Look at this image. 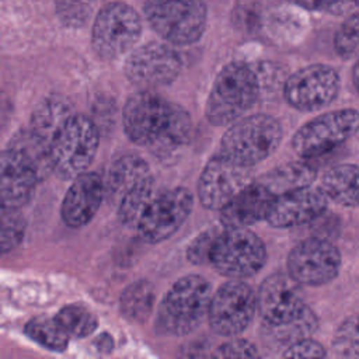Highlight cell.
Masks as SVG:
<instances>
[{
  "label": "cell",
  "instance_id": "obj_1",
  "mask_svg": "<svg viewBox=\"0 0 359 359\" xmlns=\"http://www.w3.org/2000/svg\"><path fill=\"white\" fill-rule=\"evenodd\" d=\"M261 94L258 72L245 63L233 62L216 76L205 105L212 125L226 126L245 116Z\"/></svg>",
  "mask_w": 359,
  "mask_h": 359
},
{
  "label": "cell",
  "instance_id": "obj_2",
  "mask_svg": "<svg viewBox=\"0 0 359 359\" xmlns=\"http://www.w3.org/2000/svg\"><path fill=\"white\" fill-rule=\"evenodd\" d=\"M212 299L210 283L201 275L189 273L168 289L156 318V330L174 337L187 335L208 317Z\"/></svg>",
  "mask_w": 359,
  "mask_h": 359
},
{
  "label": "cell",
  "instance_id": "obj_3",
  "mask_svg": "<svg viewBox=\"0 0 359 359\" xmlns=\"http://www.w3.org/2000/svg\"><path fill=\"white\" fill-rule=\"evenodd\" d=\"M280 122L266 114L245 115L229 125L219 153L243 165L254 167L268 158L282 140Z\"/></svg>",
  "mask_w": 359,
  "mask_h": 359
},
{
  "label": "cell",
  "instance_id": "obj_4",
  "mask_svg": "<svg viewBox=\"0 0 359 359\" xmlns=\"http://www.w3.org/2000/svg\"><path fill=\"white\" fill-rule=\"evenodd\" d=\"M100 144V130L93 119L74 114L50 143L53 174L73 180L87 171Z\"/></svg>",
  "mask_w": 359,
  "mask_h": 359
},
{
  "label": "cell",
  "instance_id": "obj_5",
  "mask_svg": "<svg viewBox=\"0 0 359 359\" xmlns=\"http://www.w3.org/2000/svg\"><path fill=\"white\" fill-rule=\"evenodd\" d=\"M266 262L264 241L247 227H224L212 248L210 265L230 279L257 275Z\"/></svg>",
  "mask_w": 359,
  "mask_h": 359
},
{
  "label": "cell",
  "instance_id": "obj_6",
  "mask_svg": "<svg viewBox=\"0 0 359 359\" xmlns=\"http://www.w3.org/2000/svg\"><path fill=\"white\" fill-rule=\"evenodd\" d=\"M144 14L151 28L174 45L196 42L208 20L203 0H146Z\"/></svg>",
  "mask_w": 359,
  "mask_h": 359
},
{
  "label": "cell",
  "instance_id": "obj_7",
  "mask_svg": "<svg viewBox=\"0 0 359 359\" xmlns=\"http://www.w3.org/2000/svg\"><path fill=\"white\" fill-rule=\"evenodd\" d=\"M140 34L142 21L137 13L116 1L98 11L91 34L93 49L101 59H118L135 46Z\"/></svg>",
  "mask_w": 359,
  "mask_h": 359
},
{
  "label": "cell",
  "instance_id": "obj_8",
  "mask_svg": "<svg viewBox=\"0 0 359 359\" xmlns=\"http://www.w3.org/2000/svg\"><path fill=\"white\" fill-rule=\"evenodd\" d=\"M359 130V112L339 109L316 116L296 130L293 150L304 158L317 157L342 144Z\"/></svg>",
  "mask_w": 359,
  "mask_h": 359
},
{
  "label": "cell",
  "instance_id": "obj_9",
  "mask_svg": "<svg viewBox=\"0 0 359 359\" xmlns=\"http://www.w3.org/2000/svg\"><path fill=\"white\" fill-rule=\"evenodd\" d=\"M257 311V294L251 286L231 279L212 294L208 320L216 334L236 337L247 330Z\"/></svg>",
  "mask_w": 359,
  "mask_h": 359
},
{
  "label": "cell",
  "instance_id": "obj_10",
  "mask_svg": "<svg viewBox=\"0 0 359 359\" xmlns=\"http://www.w3.org/2000/svg\"><path fill=\"white\" fill-rule=\"evenodd\" d=\"M194 206L192 194L184 187L161 191L147 205L136 231L146 243H161L171 237L188 219Z\"/></svg>",
  "mask_w": 359,
  "mask_h": 359
},
{
  "label": "cell",
  "instance_id": "obj_11",
  "mask_svg": "<svg viewBox=\"0 0 359 359\" xmlns=\"http://www.w3.org/2000/svg\"><path fill=\"white\" fill-rule=\"evenodd\" d=\"M252 167L217 153L209 158L198 180V198L209 210H222L254 180Z\"/></svg>",
  "mask_w": 359,
  "mask_h": 359
},
{
  "label": "cell",
  "instance_id": "obj_12",
  "mask_svg": "<svg viewBox=\"0 0 359 359\" xmlns=\"http://www.w3.org/2000/svg\"><path fill=\"white\" fill-rule=\"evenodd\" d=\"M172 102L153 90H140L132 94L122 112L123 130L130 142L150 147L165 130Z\"/></svg>",
  "mask_w": 359,
  "mask_h": 359
},
{
  "label": "cell",
  "instance_id": "obj_13",
  "mask_svg": "<svg viewBox=\"0 0 359 359\" xmlns=\"http://www.w3.org/2000/svg\"><path fill=\"white\" fill-rule=\"evenodd\" d=\"M181 57L168 45L149 42L136 48L125 62L126 79L140 90L171 84L181 72Z\"/></svg>",
  "mask_w": 359,
  "mask_h": 359
},
{
  "label": "cell",
  "instance_id": "obj_14",
  "mask_svg": "<svg viewBox=\"0 0 359 359\" xmlns=\"http://www.w3.org/2000/svg\"><path fill=\"white\" fill-rule=\"evenodd\" d=\"M339 91L337 72L325 65H311L289 76L283 86L286 102L299 111H318L330 105Z\"/></svg>",
  "mask_w": 359,
  "mask_h": 359
},
{
  "label": "cell",
  "instance_id": "obj_15",
  "mask_svg": "<svg viewBox=\"0 0 359 359\" xmlns=\"http://www.w3.org/2000/svg\"><path fill=\"white\" fill-rule=\"evenodd\" d=\"M257 309L264 324L279 325L300 317L307 306L300 283L289 272H275L261 283Z\"/></svg>",
  "mask_w": 359,
  "mask_h": 359
},
{
  "label": "cell",
  "instance_id": "obj_16",
  "mask_svg": "<svg viewBox=\"0 0 359 359\" xmlns=\"http://www.w3.org/2000/svg\"><path fill=\"white\" fill-rule=\"evenodd\" d=\"M341 265L339 251L323 238H306L287 257V272L306 286H320L332 280Z\"/></svg>",
  "mask_w": 359,
  "mask_h": 359
},
{
  "label": "cell",
  "instance_id": "obj_17",
  "mask_svg": "<svg viewBox=\"0 0 359 359\" xmlns=\"http://www.w3.org/2000/svg\"><path fill=\"white\" fill-rule=\"evenodd\" d=\"M327 205L328 196L323 188L311 185L296 188L275 198L266 222L278 229L299 226L318 217Z\"/></svg>",
  "mask_w": 359,
  "mask_h": 359
},
{
  "label": "cell",
  "instance_id": "obj_18",
  "mask_svg": "<svg viewBox=\"0 0 359 359\" xmlns=\"http://www.w3.org/2000/svg\"><path fill=\"white\" fill-rule=\"evenodd\" d=\"M105 196L104 180L91 171H84L72 180L60 205V216L66 226H86L97 213Z\"/></svg>",
  "mask_w": 359,
  "mask_h": 359
},
{
  "label": "cell",
  "instance_id": "obj_19",
  "mask_svg": "<svg viewBox=\"0 0 359 359\" xmlns=\"http://www.w3.org/2000/svg\"><path fill=\"white\" fill-rule=\"evenodd\" d=\"M38 182L39 180L34 170L7 146L0 158L1 206L21 209L32 198Z\"/></svg>",
  "mask_w": 359,
  "mask_h": 359
},
{
  "label": "cell",
  "instance_id": "obj_20",
  "mask_svg": "<svg viewBox=\"0 0 359 359\" xmlns=\"http://www.w3.org/2000/svg\"><path fill=\"white\" fill-rule=\"evenodd\" d=\"M275 198L264 184L252 181L220 210V222L223 227H248L266 220Z\"/></svg>",
  "mask_w": 359,
  "mask_h": 359
},
{
  "label": "cell",
  "instance_id": "obj_21",
  "mask_svg": "<svg viewBox=\"0 0 359 359\" xmlns=\"http://www.w3.org/2000/svg\"><path fill=\"white\" fill-rule=\"evenodd\" d=\"M151 175L147 163L137 154H123L112 161L108 168L105 184V198L118 206L122 196L140 180Z\"/></svg>",
  "mask_w": 359,
  "mask_h": 359
},
{
  "label": "cell",
  "instance_id": "obj_22",
  "mask_svg": "<svg viewBox=\"0 0 359 359\" xmlns=\"http://www.w3.org/2000/svg\"><path fill=\"white\" fill-rule=\"evenodd\" d=\"M73 115V107L66 98L60 95H49L32 111L29 129L50 147L57 132Z\"/></svg>",
  "mask_w": 359,
  "mask_h": 359
},
{
  "label": "cell",
  "instance_id": "obj_23",
  "mask_svg": "<svg viewBox=\"0 0 359 359\" xmlns=\"http://www.w3.org/2000/svg\"><path fill=\"white\" fill-rule=\"evenodd\" d=\"M191 130H192V119L188 111L184 109L181 105L172 104L170 121L165 130L147 149L156 157L161 160H168L181 147H184L188 143L191 137Z\"/></svg>",
  "mask_w": 359,
  "mask_h": 359
},
{
  "label": "cell",
  "instance_id": "obj_24",
  "mask_svg": "<svg viewBox=\"0 0 359 359\" xmlns=\"http://www.w3.org/2000/svg\"><path fill=\"white\" fill-rule=\"evenodd\" d=\"M7 146L34 170L39 182L53 172L49 144L38 137L31 129L17 132Z\"/></svg>",
  "mask_w": 359,
  "mask_h": 359
},
{
  "label": "cell",
  "instance_id": "obj_25",
  "mask_svg": "<svg viewBox=\"0 0 359 359\" xmlns=\"http://www.w3.org/2000/svg\"><path fill=\"white\" fill-rule=\"evenodd\" d=\"M321 188L339 205L359 206V167L341 164L328 170L321 180Z\"/></svg>",
  "mask_w": 359,
  "mask_h": 359
},
{
  "label": "cell",
  "instance_id": "obj_26",
  "mask_svg": "<svg viewBox=\"0 0 359 359\" xmlns=\"http://www.w3.org/2000/svg\"><path fill=\"white\" fill-rule=\"evenodd\" d=\"M316 170L302 161L286 163L265 172L258 181L264 184L275 196L287 191L311 185Z\"/></svg>",
  "mask_w": 359,
  "mask_h": 359
},
{
  "label": "cell",
  "instance_id": "obj_27",
  "mask_svg": "<svg viewBox=\"0 0 359 359\" xmlns=\"http://www.w3.org/2000/svg\"><path fill=\"white\" fill-rule=\"evenodd\" d=\"M317 328V317L307 307V310L293 321L279 324V325H268L264 324V339L271 346L286 349L292 344L309 338Z\"/></svg>",
  "mask_w": 359,
  "mask_h": 359
},
{
  "label": "cell",
  "instance_id": "obj_28",
  "mask_svg": "<svg viewBox=\"0 0 359 359\" xmlns=\"http://www.w3.org/2000/svg\"><path fill=\"white\" fill-rule=\"evenodd\" d=\"M156 292L151 282L146 279L136 280L128 285L119 299L122 314L136 323H143L150 316L154 306Z\"/></svg>",
  "mask_w": 359,
  "mask_h": 359
},
{
  "label": "cell",
  "instance_id": "obj_29",
  "mask_svg": "<svg viewBox=\"0 0 359 359\" xmlns=\"http://www.w3.org/2000/svg\"><path fill=\"white\" fill-rule=\"evenodd\" d=\"M154 180L153 175H147L133 185L118 203V219L126 227L136 229L143 212L150 201L154 198Z\"/></svg>",
  "mask_w": 359,
  "mask_h": 359
},
{
  "label": "cell",
  "instance_id": "obj_30",
  "mask_svg": "<svg viewBox=\"0 0 359 359\" xmlns=\"http://www.w3.org/2000/svg\"><path fill=\"white\" fill-rule=\"evenodd\" d=\"M24 331L29 339L53 352H63L69 345L70 335L56 317H35L25 324Z\"/></svg>",
  "mask_w": 359,
  "mask_h": 359
},
{
  "label": "cell",
  "instance_id": "obj_31",
  "mask_svg": "<svg viewBox=\"0 0 359 359\" xmlns=\"http://www.w3.org/2000/svg\"><path fill=\"white\" fill-rule=\"evenodd\" d=\"M55 317L70 337L77 338H86L91 335L98 325L95 314L87 307L76 303L62 307Z\"/></svg>",
  "mask_w": 359,
  "mask_h": 359
},
{
  "label": "cell",
  "instance_id": "obj_32",
  "mask_svg": "<svg viewBox=\"0 0 359 359\" xmlns=\"http://www.w3.org/2000/svg\"><path fill=\"white\" fill-rule=\"evenodd\" d=\"M0 223H1L0 247H1V252L7 254L22 241L27 224L22 213H20V209L8 208V206H1Z\"/></svg>",
  "mask_w": 359,
  "mask_h": 359
},
{
  "label": "cell",
  "instance_id": "obj_33",
  "mask_svg": "<svg viewBox=\"0 0 359 359\" xmlns=\"http://www.w3.org/2000/svg\"><path fill=\"white\" fill-rule=\"evenodd\" d=\"M101 0H55L60 21L72 28L84 27L94 15Z\"/></svg>",
  "mask_w": 359,
  "mask_h": 359
},
{
  "label": "cell",
  "instance_id": "obj_34",
  "mask_svg": "<svg viewBox=\"0 0 359 359\" xmlns=\"http://www.w3.org/2000/svg\"><path fill=\"white\" fill-rule=\"evenodd\" d=\"M334 352L344 358H359V314L341 323L332 341Z\"/></svg>",
  "mask_w": 359,
  "mask_h": 359
},
{
  "label": "cell",
  "instance_id": "obj_35",
  "mask_svg": "<svg viewBox=\"0 0 359 359\" xmlns=\"http://www.w3.org/2000/svg\"><path fill=\"white\" fill-rule=\"evenodd\" d=\"M334 46L338 55L345 59L359 56V14L349 17L338 28Z\"/></svg>",
  "mask_w": 359,
  "mask_h": 359
},
{
  "label": "cell",
  "instance_id": "obj_36",
  "mask_svg": "<svg viewBox=\"0 0 359 359\" xmlns=\"http://www.w3.org/2000/svg\"><path fill=\"white\" fill-rule=\"evenodd\" d=\"M220 231L222 230L212 227L198 234L187 248L188 261L195 265L210 264V252Z\"/></svg>",
  "mask_w": 359,
  "mask_h": 359
},
{
  "label": "cell",
  "instance_id": "obj_37",
  "mask_svg": "<svg viewBox=\"0 0 359 359\" xmlns=\"http://www.w3.org/2000/svg\"><path fill=\"white\" fill-rule=\"evenodd\" d=\"M213 358H258L259 352L254 344L243 338H233L219 345L213 352Z\"/></svg>",
  "mask_w": 359,
  "mask_h": 359
},
{
  "label": "cell",
  "instance_id": "obj_38",
  "mask_svg": "<svg viewBox=\"0 0 359 359\" xmlns=\"http://www.w3.org/2000/svg\"><path fill=\"white\" fill-rule=\"evenodd\" d=\"M325 355L327 352L323 345L310 339V337L292 344L282 352L283 358H324Z\"/></svg>",
  "mask_w": 359,
  "mask_h": 359
},
{
  "label": "cell",
  "instance_id": "obj_39",
  "mask_svg": "<svg viewBox=\"0 0 359 359\" xmlns=\"http://www.w3.org/2000/svg\"><path fill=\"white\" fill-rule=\"evenodd\" d=\"M289 1L313 11L331 10L337 4V0H289Z\"/></svg>",
  "mask_w": 359,
  "mask_h": 359
},
{
  "label": "cell",
  "instance_id": "obj_40",
  "mask_svg": "<svg viewBox=\"0 0 359 359\" xmlns=\"http://www.w3.org/2000/svg\"><path fill=\"white\" fill-rule=\"evenodd\" d=\"M352 79H353V84H355L356 90L359 91V59L355 63V67H353V72H352Z\"/></svg>",
  "mask_w": 359,
  "mask_h": 359
}]
</instances>
